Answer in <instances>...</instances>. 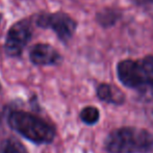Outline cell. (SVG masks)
<instances>
[{
    "label": "cell",
    "mask_w": 153,
    "mask_h": 153,
    "mask_svg": "<svg viewBox=\"0 0 153 153\" xmlns=\"http://www.w3.org/2000/svg\"><path fill=\"white\" fill-rule=\"evenodd\" d=\"M97 96L100 100L111 104L121 105L125 101V95L119 88L109 83H101L97 88Z\"/></svg>",
    "instance_id": "7"
},
{
    "label": "cell",
    "mask_w": 153,
    "mask_h": 153,
    "mask_svg": "<svg viewBox=\"0 0 153 153\" xmlns=\"http://www.w3.org/2000/svg\"><path fill=\"white\" fill-rule=\"evenodd\" d=\"M130 2L135 6L147 8L149 12H152L153 15V0H130Z\"/></svg>",
    "instance_id": "11"
},
{
    "label": "cell",
    "mask_w": 153,
    "mask_h": 153,
    "mask_svg": "<svg viewBox=\"0 0 153 153\" xmlns=\"http://www.w3.org/2000/svg\"><path fill=\"white\" fill-rule=\"evenodd\" d=\"M122 16L123 13L120 8L104 7L96 14V21L103 28H111L121 20Z\"/></svg>",
    "instance_id": "8"
},
{
    "label": "cell",
    "mask_w": 153,
    "mask_h": 153,
    "mask_svg": "<svg viewBox=\"0 0 153 153\" xmlns=\"http://www.w3.org/2000/svg\"><path fill=\"white\" fill-rule=\"evenodd\" d=\"M108 153H149L153 151V134L135 127L113 130L104 142Z\"/></svg>",
    "instance_id": "1"
},
{
    "label": "cell",
    "mask_w": 153,
    "mask_h": 153,
    "mask_svg": "<svg viewBox=\"0 0 153 153\" xmlns=\"http://www.w3.org/2000/svg\"><path fill=\"white\" fill-rule=\"evenodd\" d=\"M0 153H28L24 145L14 137H8L0 144Z\"/></svg>",
    "instance_id": "9"
},
{
    "label": "cell",
    "mask_w": 153,
    "mask_h": 153,
    "mask_svg": "<svg viewBox=\"0 0 153 153\" xmlns=\"http://www.w3.org/2000/svg\"><path fill=\"white\" fill-rule=\"evenodd\" d=\"M32 36V25L28 19L15 23L7 32L4 44L5 53L10 56H20Z\"/></svg>",
    "instance_id": "5"
},
{
    "label": "cell",
    "mask_w": 153,
    "mask_h": 153,
    "mask_svg": "<svg viewBox=\"0 0 153 153\" xmlns=\"http://www.w3.org/2000/svg\"><path fill=\"white\" fill-rule=\"evenodd\" d=\"M36 25L42 28H49L56 33L57 38L64 43L72 39L77 28V22L62 12L52 14H41L36 18Z\"/></svg>",
    "instance_id": "4"
},
{
    "label": "cell",
    "mask_w": 153,
    "mask_h": 153,
    "mask_svg": "<svg viewBox=\"0 0 153 153\" xmlns=\"http://www.w3.org/2000/svg\"><path fill=\"white\" fill-rule=\"evenodd\" d=\"M8 124L21 135L36 144L51 143L55 137L54 128L49 123L26 111H12L8 116Z\"/></svg>",
    "instance_id": "2"
},
{
    "label": "cell",
    "mask_w": 153,
    "mask_h": 153,
    "mask_svg": "<svg viewBox=\"0 0 153 153\" xmlns=\"http://www.w3.org/2000/svg\"><path fill=\"white\" fill-rule=\"evenodd\" d=\"M119 80L127 88L153 91V55L139 61L123 59L117 65Z\"/></svg>",
    "instance_id": "3"
},
{
    "label": "cell",
    "mask_w": 153,
    "mask_h": 153,
    "mask_svg": "<svg viewBox=\"0 0 153 153\" xmlns=\"http://www.w3.org/2000/svg\"><path fill=\"white\" fill-rule=\"evenodd\" d=\"M0 90H1V85H0Z\"/></svg>",
    "instance_id": "13"
},
{
    "label": "cell",
    "mask_w": 153,
    "mask_h": 153,
    "mask_svg": "<svg viewBox=\"0 0 153 153\" xmlns=\"http://www.w3.org/2000/svg\"><path fill=\"white\" fill-rule=\"evenodd\" d=\"M99 117H100V114H99L98 108L94 106H87L80 111V119L85 124H95L98 122Z\"/></svg>",
    "instance_id": "10"
},
{
    "label": "cell",
    "mask_w": 153,
    "mask_h": 153,
    "mask_svg": "<svg viewBox=\"0 0 153 153\" xmlns=\"http://www.w3.org/2000/svg\"><path fill=\"white\" fill-rule=\"evenodd\" d=\"M29 59L32 64L36 66H53L59 64L62 61L61 54L56 49L44 43L32 46L29 51Z\"/></svg>",
    "instance_id": "6"
},
{
    "label": "cell",
    "mask_w": 153,
    "mask_h": 153,
    "mask_svg": "<svg viewBox=\"0 0 153 153\" xmlns=\"http://www.w3.org/2000/svg\"><path fill=\"white\" fill-rule=\"evenodd\" d=\"M1 20H2V15L0 14V22H1Z\"/></svg>",
    "instance_id": "12"
}]
</instances>
